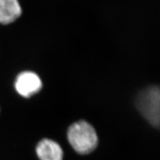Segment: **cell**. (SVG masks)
Returning <instances> with one entry per match:
<instances>
[{
    "instance_id": "4",
    "label": "cell",
    "mask_w": 160,
    "mask_h": 160,
    "mask_svg": "<svg viewBox=\"0 0 160 160\" xmlns=\"http://www.w3.org/2000/svg\"><path fill=\"white\" fill-rule=\"evenodd\" d=\"M39 160H63V152L60 145L50 139H43L36 146Z\"/></svg>"
},
{
    "instance_id": "3",
    "label": "cell",
    "mask_w": 160,
    "mask_h": 160,
    "mask_svg": "<svg viewBox=\"0 0 160 160\" xmlns=\"http://www.w3.org/2000/svg\"><path fill=\"white\" fill-rule=\"evenodd\" d=\"M14 86L20 96L29 98L39 92L43 84L38 74L33 72L26 71L20 73L17 76Z\"/></svg>"
},
{
    "instance_id": "2",
    "label": "cell",
    "mask_w": 160,
    "mask_h": 160,
    "mask_svg": "<svg viewBox=\"0 0 160 160\" xmlns=\"http://www.w3.org/2000/svg\"><path fill=\"white\" fill-rule=\"evenodd\" d=\"M137 108L143 118L158 128L159 125L160 92L158 86H151L144 89L138 97Z\"/></svg>"
},
{
    "instance_id": "1",
    "label": "cell",
    "mask_w": 160,
    "mask_h": 160,
    "mask_svg": "<svg viewBox=\"0 0 160 160\" xmlns=\"http://www.w3.org/2000/svg\"><path fill=\"white\" fill-rule=\"evenodd\" d=\"M67 136L69 144L79 154H89L98 146V137L96 129L84 120L72 124L68 130Z\"/></svg>"
},
{
    "instance_id": "5",
    "label": "cell",
    "mask_w": 160,
    "mask_h": 160,
    "mask_svg": "<svg viewBox=\"0 0 160 160\" xmlns=\"http://www.w3.org/2000/svg\"><path fill=\"white\" fill-rule=\"evenodd\" d=\"M22 13L18 0H0V23H12L20 17Z\"/></svg>"
}]
</instances>
